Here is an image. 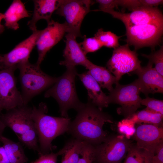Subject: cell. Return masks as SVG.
I'll return each mask as SVG.
<instances>
[{
    "mask_svg": "<svg viewBox=\"0 0 163 163\" xmlns=\"http://www.w3.org/2000/svg\"><path fill=\"white\" fill-rule=\"evenodd\" d=\"M34 9L32 19L27 25L33 32L37 30L36 24L40 20H45L48 23L53 13L59 7L61 0H34Z\"/></svg>",
    "mask_w": 163,
    "mask_h": 163,
    "instance_id": "obj_19",
    "label": "cell"
},
{
    "mask_svg": "<svg viewBox=\"0 0 163 163\" xmlns=\"http://www.w3.org/2000/svg\"><path fill=\"white\" fill-rule=\"evenodd\" d=\"M142 7L153 8L163 4L162 0H140Z\"/></svg>",
    "mask_w": 163,
    "mask_h": 163,
    "instance_id": "obj_36",
    "label": "cell"
},
{
    "mask_svg": "<svg viewBox=\"0 0 163 163\" xmlns=\"http://www.w3.org/2000/svg\"><path fill=\"white\" fill-rule=\"evenodd\" d=\"M78 73L75 67L67 68L65 72L58 77L56 82L45 92V97H52L58 102L62 117L68 118V112L71 109L77 111L83 106L78 97L75 78Z\"/></svg>",
    "mask_w": 163,
    "mask_h": 163,
    "instance_id": "obj_3",
    "label": "cell"
},
{
    "mask_svg": "<svg viewBox=\"0 0 163 163\" xmlns=\"http://www.w3.org/2000/svg\"><path fill=\"white\" fill-rule=\"evenodd\" d=\"M40 30H36L28 38L22 41L10 52L2 55L0 59V69H18L19 66L29 62L28 59L36 45Z\"/></svg>",
    "mask_w": 163,
    "mask_h": 163,
    "instance_id": "obj_11",
    "label": "cell"
},
{
    "mask_svg": "<svg viewBox=\"0 0 163 163\" xmlns=\"http://www.w3.org/2000/svg\"><path fill=\"white\" fill-rule=\"evenodd\" d=\"M87 69L100 87L107 89L110 92L113 89V85L119 83L115 77L105 67L96 65L91 62Z\"/></svg>",
    "mask_w": 163,
    "mask_h": 163,
    "instance_id": "obj_22",
    "label": "cell"
},
{
    "mask_svg": "<svg viewBox=\"0 0 163 163\" xmlns=\"http://www.w3.org/2000/svg\"><path fill=\"white\" fill-rule=\"evenodd\" d=\"M118 6L127 8L131 11L142 7L140 0H118Z\"/></svg>",
    "mask_w": 163,
    "mask_h": 163,
    "instance_id": "obj_34",
    "label": "cell"
},
{
    "mask_svg": "<svg viewBox=\"0 0 163 163\" xmlns=\"http://www.w3.org/2000/svg\"><path fill=\"white\" fill-rule=\"evenodd\" d=\"M77 112L67 133L72 137L94 146L103 142L108 136L103 129L104 124L113 123L110 116L88 101Z\"/></svg>",
    "mask_w": 163,
    "mask_h": 163,
    "instance_id": "obj_1",
    "label": "cell"
},
{
    "mask_svg": "<svg viewBox=\"0 0 163 163\" xmlns=\"http://www.w3.org/2000/svg\"><path fill=\"white\" fill-rule=\"evenodd\" d=\"M116 85L108 95L110 103L119 105L117 113L126 118L129 117L136 113L141 105V92L138 80L126 85L119 83Z\"/></svg>",
    "mask_w": 163,
    "mask_h": 163,
    "instance_id": "obj_5",
    "label": "cell"
},
{
    "mask_svg": "<svg viewBox=\"0 0 163 163\" xmlns=\"http://www.w3.org/2000/svg\"><path fill=\"white\" fill-rule=\"evenodd\" d=\"M64 150L62 148L56 153L51 152L48 154L39 155L38 159L31 163H57L58 156L62 155Z\"/></svg>",
    "mask_w": 163,
    "mask_h": 163,
    "instance_id": "obj_32",
    "label": "cell"
},
{
    "mask_svg": "<svg viewBox=\"0 0 163 163\" xmlns=\"http://www.w3.org/2000/svg\"><path fill=\"white\" fill-rule=\"evenodd\" d=\"M1 142L3 144L10 163H26L28 160L20 142H15L2 136Z\"/></svg>",
    "mask_w": 163,
    "mask_h": 163,
    "instance_id": "obj_23",
    "label": "cell"
},
{
    "mask_svg": "<svg viewBox=\"0 0 163 163\" xmlns=\"http://www.w3.org/2000/svg\"><path fill=\"white\" fill-rule=\"evenodd\" d=\"M87 91L88 101L102 110L110 104L108 95L102 90L101 87L88 71L77 74Z\"/></svg>",
    "mask_w": 163,
    "mask_h": 163,
    "instance_id": "obj_18",
    "label": "cell"
},
{
    "mask_svg": "<svg viewBox=\"0 0 163 163\" xmlns=\"http://www.w3.org/2000/svg\"><path fill=\"white\" fill-rule=\"evenodd\" d=\"M96 2L99 4V9L94 11H102L107 13L114 10L118 6V0H96Z\"/></svg>",
    "mask_w": 163,
    "mask_h": 163,
    "instance_id": "obj_33",
    "label": "cell"
},
{
    "mask_svg": "<svg viewBox=\"0 0 163 163\" xmlns=\"http://www.w3.org/2000/svg\"><path fill=\"white\" fill-rule=\"evenodd\" d=\"M14 68L0 70V103L6 111L24 104L16 87Z\"/></svg>",
    "mask_w": 163,
    "mask_h": 163,
    "instance_id": "obj_10",
    "label": "cell"
},
{
    "mask_svg": "<svg viewBox=\"0 0 163 163\" xmlns=\"http://www.w3.org/2000/svg\"><path fill=\"white\" fill-rule=\"evenodd\" d=\"M108 14L122 21L125 27L163 22L162 13L158 7H141L129 13L118 12L113 10Z\"/></svg>",
    "mask_w": 163,
    "mask_h": 163,
    "instance_id": "obj_13",
    "label": "cell"
},
{
    "mask_svg": "<svg viewBox=\"0 0 163 163\" xmlns=\"http://www.w3.org/2000/svg\"><path fill=\"white\" fill-rule=\"evenodd\" d=\"M48 108L43 103L32 107V118L36 131L40 154H48L56 147L52 144L56 137L67 132L71 119L52 116L46 114Z\"/></svg>",
    "mask_w": 163,
    "mask_h": 163,
    "instance_id": "obj_2",
    "label": "cell"
},
{
    "mask_svg": "<svg viewBox=\"0 0 163 163\" xmlns=\"http://www.w3.org/2000/svg\"><path fill=\"white\" fill-rule=\"evenodd\" d=\"M126 41L135 50L149 46L154 49L159 44L163 31V22L126 27Z\"/></svg>",
    "mask_w": 163,
    "mask_h": 163,
    "instance_id": "obj_8",
    "label": "cell"
},
{
    "mask_svg": "<svg viewBox=\"0 0 163 163\" xmlns=\"http://www.w3.org/2000/svg\"><path fill=\"white\" fill-rule=\"evenodd\" d=\"M132 145L122 135L108 136L101 143L94 146L96 163H121Z\"/></svg>",
    "mask_w": 163,
    "mask_h": 163,
    "instance_id": "obj_7",
    "label": "cell"
},
{
    "mask_svg": "<svg viewBox=\"0 0 163 163\" xmlns=\"http://www.w3.org/2000/svg\"><path fill=\"white\" fill-rule=\"evenodd\" d=\"M80 44L86 55L88 53L94 52L103 46L101 42L94 37H84V40Z\"/></svg>",
    "mask_w": 163,
    "mask_h": 163,
    "instance_id": "obj_29",
    "label": "cell"
},
{
    "mask_svg": "<svg viewBox=\"0 0 163 163\" xmlns=\"http://www.w3.org/2000/svg\"><path fill=\"white\" fill-rule=\"evenodd\" d=\"M4 18V14L0 13V35L3 33L5 29V26L1 24V21Z\"/></svg>",
    "mask_w": 163,
    "mask_h": 163,
    "instance_id": "obj_38",
    "label": "cell"
},
{
    "mask_svg": "<svg viewBox=\"0 0 163 163\" xmlns=\"http://www.w3.org/2000/svg\"><path fill=\"white\" fill-rule=\"evenodd\" d=\"M16 135L21 143L28 149L37 151L40 155L39 146L38 143V136L34 126L22 134Z\"/></svg>",
    "mask_w": 163,
    "mask_h": 163,
    "instance_id": "obj_26",
    "label": "cell"
},
{
    "mask_svg": "<svg viewBox=\"0 0 163 163\" xmlns=\"http://www.w3.org/2000/svg\"><path fill=\"white\" fill-rule=\"evenodd\" d=\"M2 55L0 54V59L2 56Z\"/></svg>",
    "mask_w": 163,
    "mask_h": 163,
    "instance_id": "obj_41",
    "label": "cell"
},
{
    "mask_svg": "<svg viewBox=\"0 0 163 163\" xmlns=\"http://www.w3.org/2000/svg\"><path fill=\"white\" fill-rule=\"evenodd\" d=\"M0 163H10L6 151L3 146H0Z\"/></svg>",
    "mask_w": 163,
    "mask_h": 163,
    "instance_id": "obj_37",
    "label": "cell"
},
{
    "mask_svg": "<svg viewBox=\"0 0 163 163\" xmlns=\"http://www.w3.org/2000/svg\"><path fill=\"white\" fill-rule=\"evenodd\" d=\"M142 56L148 59L153 64L154 68L161 75L163 76V46L156 51L152 52L149 55L142 54Z\"/></svg>",
    "mask_w": 163,
    "mask_h": 163,
    "instance_id": "obj_28",
    "label": "cell"
},
{
    "mask_svg": "<svg viewBox=\"0 0 163 163\" xmlns=\"http://www.w3.org/2000/svg\"><path fill=\"white\" fill-rule=\"evenodd\" d=\"M153 65L149 60L146 66H141L132 72L138 76L137 80L141 92L146 97L149 94L163 93V76L153 67Z\"/></svg>",
    "mask_w": 163,
    "mask_h": 163,
    "instance_id": "obj_15",
    "label": "cell"
},
{
    "mask_svg": "<svg viewBox=\"0 0 163 163\" xmlns=\"http://www.w3.org/2000/svg\"><path fill=\"white\" fill-rule=\"evenodd\" d=\"M133 136L138 147L153 155L156 146L163 140V128L152 124H140Z\"/></svg>",
    "mask_w": 163,
    "mask_h": 163,
    "instance_id": "obj_16",
    "label": "cell"
},
{
    "mask_svg": "<svg viewBox=\"0 0 163 163\" xmlns=\"http://www.w3.org/2000/svg\"><path fill=\"white\" fill-rule=\"evenodd\" d=\"M66 33V27L64 23L52 20L44 29L40 30L36 43L38 53L36 64L40 66L47 53L60 41Z\"/></svg>",
    "mask_w": 163,
    "mask_h": 163,
    "instance_id": "obj_12",
    "label": "cell"
},
{
    "mask_svg": "<svg viewBox=\"0 0 163 163\" xmlns=\"http://www.w3.org/2000/svg\"><path fill=\"white\" fill-rule=\"evenodd\" d=\"M94 163H95V162H94Z\"/></svg>",
    "mask_w": 163,
    "mask_h": 163,
    "instance_id": "obj_42",
    "label": "cell"
},
{
    "mask_svg": "<svg viewBox=\"0 0 163 163\" xmlns=\"http://www.w3.org/2000/svg\"><path fill=\"white\" fill-rule=\"evenodd\" d=\"M78 163H94L95 160L94 146L85 142Z\"/></svg>",
    "mask_w": 163,
    "mask_h": 163,
    "instance_id": "obj_30",
    "label": "cell"
},
{
    "mask_svg": "<svg viewBox=\"0 0 163 163\" xmlns=\"http://www.w3.org/2000/svg\"><path fill=\"white\" fill-rule=\"evenodd\" d=\"M32 110L28 104L17 107L0 113V119L16 135L21 134L34 126Z\"/></svg>",
    "mask_w": 163,
    "mask_h": 163,
    "instance_id": "obj_14",
    "label": "cell"
},
{
    "mask_svg": "<svg viewBox=\"0 0 163 163\" xmlns=\"http://www.w3.org/2000/svg\"><path fill=\"white\" fill-rule=\"evenodd\" d=\"M93 2L90 0H61L56 13L65 19L66 33L76 38L82 37L80 28L86 15L90 11Z\"/></svg>",
    "mask_w": 163,
    "mask_h": 163,
    "instance_id": "obj_6",
    "label": "cell"
},
{
    "mask_svg": "<svg viewBox=\"0 0 163 163\" xmlns=\"http://www.w3.org/2000/svg\"><path fill=\"white\" fill-rule=\"evenodd\" d=\"M20 71L22 99L24 104L34 97L52 86L58 78L50 76L43 71L40 66L28 62L18 68Z\"/></svg>",
    "mask_w": 163,
    "mask_h": 163,
    "instance_id": "obj_4",
    "label": "cell"
},
{
    "mask_svg": "<svg viewBox=\"0 0 163 163\" xmlns=\"http://www.w3.org/2000/svg\"><path fill=\"white\" fill-rule=\"evenodd\" d=\"M141 63L136 52L131 50L127 44L114 49L106 66L119 82L123 75L133 72L141 66Z\"/></svg>",
    "mask_w": 163,
    "mask_h": 163,
    "instance_id": "obj_9",
    "label": "cell"
},
{
    "mask_svg": "<svg viewBox=\"0 0 163 163\" xmlns=\"http://www.w3.org/2000/svg\"><path fill=\"white\" fill-rule=\"evenodd\" d=\"M153 154L136 144L130 147L123 163H151Z\"/></svg>",
    "mask_w": 163,
    "mask_h": 163,
    "instance_id": "obj_25",
    "label": "cell"
},
{
    "mask_svg": "<svg viewBox=\"0 0 163 163\" xmlns=\"http://www.w3.org/2000/svg\"><path fill=\"white\" fill-rule=\"evenodd\" d=\"M85 142L72 137L65 143L61 163H78Z\"/></svg>",
    "mask_w": 163,
    "mask_h": 163,
    "instance_id": "obj_24",
    "label": "cell"
},
{
    "mask_svg": "<svg viewBox=\"0 0 163 163\" xmlns=\"http://www.w3.org/2000/svg\"><path fill=\"white\" fill-rule=\"evenodd\" d=\"M6 126L0 119V142L4 131Z\"/></svg>",
    "mask_w": 163,
    "mask_h": 163,
    "instance_id": "obj_39",
    "label": "cell"
},
{
    "mask_svg": "<svg viewBox=\"0 0 163 163\" xmlns=\"http://www.w3.org/2000/svg\"><path fill=\"white\" fill-rule=\"evenodd\" d=\"M141 105L145 106L146 109L163 115V101L146 96L142 99Z\"/></svg>",
    "mask_w": 163,
    "mask_h": 163,
    "instance_id": "obj_31",
    "label": "cell"
},
{
    "mask_svg": "<svg viewBox=\"0 0 163 163\" xmlns=\"http://www.w3.org/2000/svg\"><path fill=\"white\" fill-rule=\"evenodd\" d=\"M163 119V115L145 108L123 120L119 123V125L120 127L130 128L136 123H144L162 126Z\"/></svg>",
    "mask_w": 163,
    "mask_h": 163,
    "instance_id": "obj_20",
    "label": "cell"
},
{
    "mask_svg": "<svg viewBox=\"0 0 163 163\" xmlns=\"http://www.w3.org/2000/svg\"><path fill=\"white\" fill-rule=\"evenodd\" d=\"M66 46L63 52L64 60L59 64L66 68L82 66L87 69L91 62L87 58L80 43L76 40V37L69 33L66 35Z\"/></svg>",
    "mask_w": 163,
    "mask_h": 163,
    "instance_id": "obj_17",
    "label": "cell"
},
{
    "mask_svg": "<svg viewBox=\"0 0 163 163\" xmlns=\"http://www.w3.org/2000/svg\"><path fill=\"white\" fill-rule=\"evenodd\" d=\"M151 163H163V140L156 146L152 158Z\"/></svg>",
    "mask_w": 163,
    "mask_h": 163,
    "instance_id": "obj_35",
    "label": "cell"
},
{
    "mask_svg": "<svg viewBox=\"0 0 163 163\" xmlns=\"http://www.w3.org/2000/svg\"><path fill=\"white\" fill-rule=\"evenodd\" d=\"M4 15L5 26L14 30L19 28L18 22L21 19L30 16L24 4L20 0H14Z\"/></svg>",
    "mask_w": 163,
    "mask_h": 163,
    "instance_id": "obj_21",
    "label": "cell"
},
{
    "mask_svg": "<svg viewBox=\"0 0 163 163\" xmlns=\"http://www.w3.org/2000/svg\"><path fill=\"white\" fill-rule=\"evenodd\" d=\"M122 36H117L110 31H105L101 28L97 32L94 37L101 42L103 46L114 49L120 46L119 40Z\"/></svg>",
    "mask_w": 163,
    "mask_h": 163,
    "instance_id": "obj_27",
    "label": "cell"
},
{
    "mask_svg": "<svg viewBox=\"0 0 163 163\" xmlns=\"http://www.w3.org/2000/svg\"><path fill=\"white\" fill-rule=\"evenodd\" d=\"M3 110L2 108V105H1V104L0 103V113L1 111Z\"/></svg>",
    "mask_w": 163,
    "mask_h": 163,
    "instance_id": "obj_40",
    "label": "cell"
}]
</instances>
